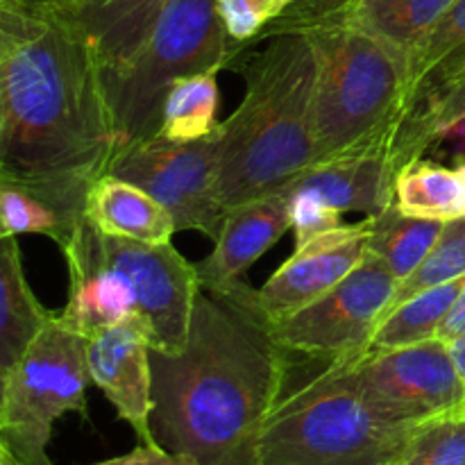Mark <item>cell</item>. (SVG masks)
Returning <instances> with one entry per match:
<instances>
[{
	"mask_svg": "<svg viewBox=\"0 0 465 465\" xmlns=\"http://www.w3.org/2000/svg\"><path fill=\"white\" fill-rule=\"evenodd\" d=\"M150 366L154 445L204 465H254L291 368L252 307L200 289L184 345L150 350Z\"/></svg>",
	"mask_w": 465,
	"mask_h": 465,
	"instance_id": "cell-1",
	"label": "cell"
},
{
	"mask_svg": "<svg viewBox=\"0 0 465 465\" xmlns=\"http://www.w3.org/2000/svg\"><path fill=\"white\" fill-rule=\"evenodd\" d=\"M0 180L84 216L91 184L118 150L103 68L80 27L53 14L3 62Z\"/></svg>",
	"mask_w": 465,
	"mask_h": 465,
	"instance_id": "cell-2",
	"label": "cell"
},
{
	"mask_svg": "<svg viewBox=\"0 0 465 465\" xmlns=\"http://www.w3.org/2000/svg\"><path fill=\"white\" fill-rule=\"evenodd\" d=\"M232 62L245 80L239 109L221 123L216 198L223 209L284 191L313 166L316 53L304 32L266 36Z\"/></svg>",
	"mask_w": 465,
	"mask_h": 465,
	"instance_id": "cell-3",
	"label": "cell"
},
{
	"mask_svg": "<svg viewBox=\"0 0 465 465\" xmlns=\"http://www.w3.org/2000/svg\"><path fill=\"white\" fill-rule=\"evenodd\" d=\"M291 30L304 32L316 53L313 163L398 134L409 86L404 50L348 23L312 21Z\"/></svg>",
	"mask_w": 465,
	"mask_h": 465,
	"instance_id": "cell-4",
	"label": "cell"
},
{
	"mask_svg": "<svg viewBox=\"0 0 465 465\" xmlns=\"http://www.w3.org/2000/svg\"><path fill=\"white\" fill-rule=\"evenodd\" d=\"M416 427L381 416L327 363L272 409L254 465H402Z\"/></svg>",
	"mask_w": 465,
	"mask_h": 465,
	"instance_id": "cell-5",
	"label": "cell"
},
{
	"mask_svg": "<svg viewBox=\"0 0 465 465\" xmlns=\"http://www.w3.org/2000/svg\"><path fill=\"white\" fill-rule=\"evenodd\" d=\"M241 50L218 16L216 0H168L139 48L121 66L103 73L116 127V154L159 134L173 82L223 71Z\"/></svg>",
	"mask_w": 465,
	"mask_h": 465,
	"instance_id": "cell-6",
	"label": "cell"
},
{
	"mask_svg": "<svg viewBox=\"0 0 465 465\" xmlns=\"http://www.w3.org/2000/svg\"><path fill=\"white\" fill-rule=\"evenodd\" d=\"M86 339L59 313L7 372L0 439L21 465H53L48 443L64 413L86 418Z\"/></svg>",
	"mask_w": 465,
	"mask_h": 465,
	"instance_id": "cell-7",
	"label": "cell"
},
{
	"mask_svg": "<svg viewBox=\"0 0 465 465\" xmlns=\"http://www.w3.org/2000/svg\"><path fill=\"white\" fill-rule=\"evenodd\" d=\"M395 291L398 280L389 266L377 254L366 252L361 263L322 298L266 325L289 354L345 361L366 352Z\"/></svg>",
	"mask_w": 465,
	"mask_h": 465,
	"instance_id": "cell-8",
	"label": "cell"
},
{
	"mask_svg": "<svg viewBox=\"0 0 465 465\" xmlns=\"http://www.w3.org/2000/svg\"><path fill=\"white\" fill-rule=\"evenodd\" d=\"M381 416L422 425L465 413V386L450 345L439 339L395 350H372L334 361Z\"/></svg>",
	"mask_w": 465,
	"mask_h": 465,
	"instance_id": "cell-9",
	"label": "cell"
},
{
	"mask_svg": "<svg viewBox=\"0 0 465 465\" xmlns=\"http://www.w3.org/2000/svg\"><path fill=\"white\" fill-rule=\"evenodd\" d=\"M221 125L198 141L162 136L127 145L109 163V173L141 186L168 209L177 232L193 230L216 241L227 209L216 198Z\"/></svg>",
	"mask_w": 465,
	"mask_h": 465,
	"instance_id": "cell-10",
	"label": "cell"
},
{
	"mask_svg": "<svg viewBox=\"0 0 465 465\" xmlns=\"http://www.w3.org/2000/svg\"><path fill=\"white\" fill-rule=\"evenodd\" d=\"M100 252L130 284L136 321L145 327L153 350L177 352L189 334L198 272L173 243H141L98 230Z\"/></svg>",
	"mask_w": 465,
	"mask_h": 465,
	"instance_id": "cell-11",
	"label": "cell"
},
{
	"mask_svg": "<svg viewBox=\"0 0 465 465\" xmlns=\"http://www.w3.org/2000/svg\"><path fill=\"white\" fill-rule=\"evenodd\" d=\"M368 234H371V218L339 227L302 248H295L293 257L286 259L259 291H252L243 282L216 295L241 300L266 322L282 321L307 304L316 302L341 280H345L366 257Z\"/></svg>",
	"mask_w": 465,
	"mask_h": 465,
	"instance_id": "cell-12",
	"label": "cell"
},
{
	"mask_svg": "<svg viewBox=\"0 0 465 465\" xmlns=\"http://www.w3.org/2000/svg\"><path fill=\"white\" fill-rule=\"evenodd\" d=\"M150 336L139 321H125L86 336L91 384L103 391L118 418L134 430L141 443L154 445L150 431L153 366Z\"/></svg>",
	"mask_w": 465,
	"mask_h": 465,
	"instance_id": "cell-13",
	"label": "cell"
},
{
	"mask_svg": "<svg viewBox=\"0 0 465 465\" xmlns=\"http://www.w3.org/2000/svg\"><path fill=\"white\" fill-rule=\"evenodd\" d=\"M395 141L398 134H386L352 153L313 163L284 191L316 195L341 213L380 216L393 204L395 180L402 171Z\"/></svg>",
	"mask_w": 465,
	"mask_h": 465,
	"instance_id": "cell-14",
	"label": "cell"
},
{
	"mask_svg": "<svg viewBox=\"0 0 465 465\" xmlns=\"http://www.w3.org/2000/svg\"><path fill=\"white\" fill-rule=\"evenodd\" d=\"M68 266V302L59 316L82 336L136 321V304L125 277L100 252L98 227L82 218L62 245Z\"/></svg>",
	"mask_w": 465,
	"mask_h": 465,
	"instance_id": "cell-15",
	"label": "cell"
},
{
	"mask_svg": "<svg viewBox=\"0 0 465 465\" xmlns=\"http://www.w3.org/2000/svg\"><path fill=\"white\" fill-rule=\"evenodd\" d=\"M291 227V193L275 191L227 209L213 250L193 263L200 289L225 293L243 284L248 268Z\"/></svg>",
	"mask_w": 465,
	"mask_h": 465,
	"instance_id": "cell-16",
	"label": "cell"
},
{
	"mask_svg": "<svg viewBox=\"0 0 465 465\" xmlns=\"http://www.w3.org/2000/svg\"><path fill=\"white\" fill-rule=\"evenodd\" d=\"M84 216L103 234L141 243H168L177 232L175 221L163 204L141 186L104 173L86 193Z\"/></svg>",
	"mask_w": 465,
	"mask_h": 465,
	"instance_id": "cell-17",
	"label": "cell"
},
{
	"mask_svg": "<svg viewBox=\"0 0 465 465\" xmlns=\"http://www.w3.org/2000/svg\"><path fill=\"white\" fill-rule=\"evenodd\" d=\"M465 71V0H454L436 25L409 50L404 121L420 112L445 84Z\"/></svg>",
	"mask_w": 465,
	"mask_h": 465,
	"instance_id": "cell-18",
	"label": "cell"
},
{
	"mask_svg": "<svg viewBox=\"0 0 465 465\" xmlns=\"http://www.w3.org/2000/svg\"><path fill=\"white\" fill-rule=\"evenodd\" d=\"M168 0H91L68 16L94 48L103 73L121 66L148 35Z\"/></svg>",
	"mask_w": 465,
	"mask_h": 465,
	"instance_id": "cell-19",
	"label": "cell"
},
{
	"mask_svg": "<svg viewBox=\"0 0 465 465\" xmlns=\"http://www.w3.org/2000/svg\"><path fill=\"white\" fill-rule=\"evenodd\" d=\"M53 313L27 284L16 236H0V372L5 377Z\"/></svg>",
	"mask_w": 465,
	"mask_h": 465,
	"instance_id": "cell-20",
	"label": "cell"
},
{
	"mask_svg": "<svg viewBox=\"0 0 465 465\" xmlns=\"http://www.w3.org/2000/svg\"><path fill=\"white\" fill-rule=\"evenodd\" d=\"M452 3L454 0H343L312 21H336L361 27L393 44L395 48L404 50L409 57V50L436 25V21L448 12Z\"/></svg>",
	"mask_w": 465,
	"mask_h": 465,
	"instance_id": "cell-21",
	"label": "cell"
},
{
	"mask_svg": "<svg viewBox=\"0 0 465 465\" xmlns=\"http://www.w3.org/2000/svg\"><path fill=\"white\" fill-rule=\"evenodd\" d=\"M443 221L409 216L391 204L380 216L371 218L368 252L377 254L400 284L425 262L443 232Z\"/></svg>",
	"mask_w": 465,
	"mask_h": 465,
	"instance_id": "cell-22",
	"label": "cell"
},
{
	"mask_svg": "<svg viewBox=\"0 0 465 465\" xmlns=\"http://www.w3.org/2000/svg\"><path fill=\"white\" fill-rule=\"evenodd\" d=\"M463 284L465 277L434 286V289L422 291V293L409 298L407 302L391 309L372 331L366 352L407 348V345H418L436 339L440 322L445 321L448 312L452 309Z\"/></svg>",
	"mask_w": 465,
	"mask_h": 465,
	"instance_id": "cell-23",
	"label": "cell"
},
{
	"mask_svg": "<svg viewBox=\"0 0 465 465\" xmlns=\"http://www.w3.org/2000/svg\"><path fill=\"white\" fill-rule=\"evenodd\" d=\"M218 73L204 71L173 82L163 100L159 134L166 141H198L212 134L218 123L221 89Z\"/></svg>",
	"mask_w": 465,
	"mask_h": 465,
	"instance_id": "cell-24",
	"label": "cell"
},
{
	"mask_svg": "<svg viewBox=\"0 0 465 465\" xmlns=\"http://www.w3.org/2000/svg\"><path fill=\"white\" fill-rule=\"evenodd\" d=\"M393 204L402 213L431 221L461 218V182L457 168L440 166L431 159H416L395 180Z\"/></svg>",
	"mask_w": 465,
	"mask_h": 465,
	"instance_id": "cell-25",
	"label": "cell"
},
{
	"mask_svg": "<svg viewBox=\"0 0 465 465\" xmlns=\"http://www.w3.org/2000/svg\"><path fill=\"white\" fill-rule=\"evenodd\" d=\"M82 218L36 191L0 180V225L7 234H41L62 248Z\"/></svg>",
	"mask_w": 465,
	"mask_h": 465,
	"instance_id": "cell-26",
	"label": "cell"
},
{
	"mask_svg": "<svg viewBox=\"0 0 465 465\" xmlns=\"http://www.w3.org/2000/svg\"><path fill=\"white\" fill-rule=\"evenodd\" d=\"M465 114V71L454 77L450 84H445L420 112L413 114L409 121H404L398 130V150L400 168L420 159L431 143H436V136L443 127L461 118Z\"/></svg>",
	"mask_w": 465,
	"mask_h": 465,
	"instance_id": "cell-27",
	"label": "cell"
},
{
	"mask_svg": "<svg viewBox=\"0 0 465 465\" xmlns=\"http://www.w3.org/2000/svg\"><path fill=\"white\" fill-rule=\"evenodd\" d=\"M461 277H465V216L445 223L439 241L427 254L425 262L418 266V271L411 277L398 284L389 312L398 304L407 302L413 295L422 293V291L461 280Z\"/></svg>",
	"mask_w": 465,
	"mask_h": 465,
	"instance_id": "cell-28",
	"label": "cell"
},
{
	"mask_svg": "<svg viewBox=\"0 0 465 465\" xmlns=\"http://www.w3.org/2000/svg\"><path fill=\"white\" fill-rule=\"evenodd\" d=\"M402 465H465V413L418 425Z\"/></svg>",
	"mask_w": 465,
	"mask_h": 465,
	"instance_id": "cell-29",
	"label": "cell"
},
{
	"mask_svg": "<svg viewBox=\"0 0 465 465\" xmlns=\"http://www.w3.org/2000/svg\"><path fill=\"white\" fill-rule=\"evenodd\" d=\"M295 0H216L218 16L234 44L245 48L280 21Z\"/></svg>",
	"mask_w": 465,
	"mask_h": 465,
	"instance_id": "cell-30",
	"label": "cell"
},
{
	"mask_svg": "<svg viewBox=\"0 0 465 465\" xmlns=\"http://www.w3.org/2000/svg\"><path fill=\"white\" fill-rule=\"evenodd\" d=\"M53 14L41 0H0V62L44 30Z\"/></svg>",
	"mask_w": 465,
	"mask_h": 465,
	"instance_id": "cell-31",
	"label": "cell"
},
{
	"mask_svg": "<svg viewBox=\"0 0 465 465\" xmlns=\"http://www.w3.org/2000/svg\"><path fill=\"white\" fill-rule=\"evenodd\" d=\"M343 225L341 212L316 195L291 193V230L295 232V248H302Z\"/></svg>",
	"mask_w": 465,
	"mask_h": 465,
	"instance_id": "cell-32",
	"label": "cell"
},
{
	"mask_svg": "<svg viewBox=\"0 0 465 465\" xmlns=\"http://www.w3.org/2000/svg\"><path fill=\"white\" fill-rule=\"evenodd\" d=\"M95 465H204V463L195 461L193 457H186V454L168 452V450L159 448V445L141 443L139 448L123 454V457L109 459V461L95 463Z\"/></svg>",
	"mask_w": 465,
	"mask_h": 465,
	"instance_id": "cell-33",
	"label": "cell"
},
{
	"mask_svg": "<svg viewBox=\"0 0 465 465\" xmlns=\"http://www.w3.org/2000/svg\"><path fill=\"white\" fill-rule=\"evenodd\" d=\"M341 3H343V0H295L293 7H291L289 12L280 18V21L272 23V25L268 27V30L263 32L257 41H262L263 36H268V35H275V32L289 30V27L300 25V23H304V21H312V18L330 12V9H334L336 5H341Z\"/></svg>",
	"mask_w": 465,
	"mask_h": 465,
	"instance_id": "cell-34",
	"label": "cell"
},
{
	"mask_svg": "<svg viewBox=\"0 0 465 465\" xmlns=\"http://www.w3.org/2000/svg\"><path fill=\"white\" fill-rule=\"evenodd\" d=\"M461 336H465V284H463L461 293H459V298L454 300V304H452V309L448 312V316H445V321L440 322L436 339L450 345V343H454V341L461 339Z\"/></svg>",
	"mask_w": 465,
	"mask_h": 465,
	"instance_id": "cell-35",
	"label": "cell"
},
{
	"mask_svg": "<svg viewBox=\"0 0 465 465\" xmlns=\"http://www.w3.org/2000/svg\"><path fill=\"white\" fill-rule=\"evenodd\" d=\"M436 141L452 143L454 148H457V153L465 157V114L454 123H450L448 127H443V130L439 132V136H436Z\"/></svg>",
	"mask_w": 465,
	"mask_h": 465,
	"instance_id": "cell-36",
	"label": "cell"
},
{
	"mask_svg": "<svg viewBox=\"0 0 465 465\" xmlns=\"http://www.w3.org/2000/svg\"><path fill=\"white\" fill-rule=\"evenodd\" d=\"M48 7L53 9L54 14H62V16H75L77 12L86 7L91 0H45Z\"/></svg>",
	"mask_w": 465,
	"mask_h": 465,
	"instance_id": "cell-37",
	"label": "cell"
},
{
	"mask_svg": "<svg viewBox=\"0 0 465 465\" xmlns=\"http://www.w3.org/2000/svg\"><path fill=\"white\" fill-rule=\"evenodd\" d=\"M450 352H452L454 366H457L459 375H461V381L465 386V336H461L459 341H454V343H450Z\"/></svg>",
	"mask_w": 465,
	"mask_h": 465,
	"instance_id": "cell-38",
	"label": "cell"
},
{
	"mask_svg": "<svg viewBox=\"0 0 465 465\" xmlns=\"http://www.w3.org/2000/svg\"><path fill=\"white\" fill-rule=\"evenodd\" d=\"M5 127V73H3V62H0V136H3Z\"/></svg>",
	"mask_w": 465,
	"mask_h": 465,
	"instance_id": "cell-39",
	"label": "cell"
},
{
	"mask_svg": "<svg viewBox=\"0 0 465 465\" xmlns=\"http://www.w3.org/2000/svg\"><path fill=\"white\" fill-rule=\"evenodd\" d=\"M12 463H18V461L12 457V452L7 450V445H5L3 439H0V465H12Z\"/></svg>",
	"mask_w": 465,
	"mask_h": 465,
	"instance_id": "cell-40",
	"label": "cell"
},
{
	"mask_svg": "<svg viewBox=\"0 0 465 465\" xmlns=\"http://www.w3.org/2000/svg\"><path fill=\"white\" fill-rule=\"evenodd\" d=\"M459 182H461V216H465V162L461 166H457Z\"/></svg>",
	"mask_w": 465,
	"mask_h": 465,
	"instance_id": "cell-41",
	"label": "cell"
},
{
	"mask_svg": "<svg viewBox=\"0 0 465 465\" xmlns=\"http://www.w3.org/2000/svg\"><path fill=\"white\" fill-rule=\"evenodd\" d=\"M5 386H7V377L0 372V420H3V404H5Z\"/></svg>",
	"mask_w": 465,
	"mask_h": 465,
	"instance_id": "cell-42",
	"label": "cell"
},
{
	"mask_svg": "<svg viewBox=\"0 0 465 465\" xmlns=\"http://www.w3.org/2000/svg\"><path fill=\"white\" fill-rule=\"evenodd\" d=\"M5 234H7V232H5L3 225H0V236H5Z\"/></svg>",
	"mask_w": 465,
	"mask_h": 465,
	"instance_id": "cell-43",
	"label": "cell"
},
{
	"mask_svg": "<svg viewBox=\"0 0 465 465\" xmlns=\"http://www.w3.org/2000/svg\"><path fill=\"white\" fill-rule=\"evenodd\" d=\"M41 3H45V0H41ZM45 5H48V3H45Z\"/></svg>",
	"mask_w": 465,
	"mask_h": 465,
	"instance_id": "cell-44",
	"label": "cell"
},
{
	"mask_svg": "<svg viewBox=\"0 0 465 465\" xmlns=\"http://www.w3.org/2000/svg\"><path fill=\"white\" fill-rule=\"evenodd\" d=\"M12 465H21V463H12Z\"/></svg>",
	"mask_w": 465,
	"mask_h": 465,
	"instance_id": "cell-45",
	"label": "cell"
}]
</instances>
